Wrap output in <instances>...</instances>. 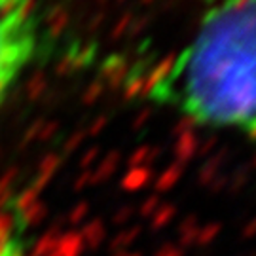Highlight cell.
<instances>
[{
    "label": "cell",
    "mask_w": 256,
    "mask_h": 256,
    "mask_svg": "<svg viewBox=\"0 0 256 256\" xmlns=\"http://www.w3.org/2000/svg\"><path fill=\"white\" fill-rule=\"evenodd\" d=\"M142 93L198 126L256 144V0H218L192 38L144 76Z\"/></svg>",
    "instance_id": "1"
},
{
    "label": "cell",
    "mask_w": 256,
    "mask_h": 256,
    "mask_svg": "<svg viewBox=\"0 0 256 256\" xmlns=\"http://www.w3.org/2000/svg\"><path fill=\"white\" fill-rule=\"evenodd\" d=\"M48 42L40 0H0V106L42 64Z\"/></svg>",
    "instance_id": "2"
},
{
    "label": "cell",
    "mask_w": 256,
    "mask_h": 256,
    "mask_svg": "<svg viewBox=\"0 0 256 256\" xmlns=\"http://www.w3.org/2000/svg\"><path fill=\"white\" fill-rule=\"evenodd\" d=\"M0 256H30L25 220L12 207H0Z\"/></svg>",
    "instance_id": "3"
}]
</instances>
